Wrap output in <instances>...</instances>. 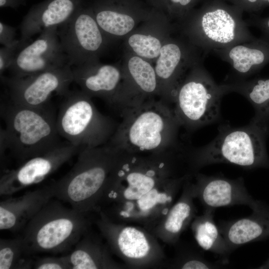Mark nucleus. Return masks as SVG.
<instances>
[{"label": "nucleus", "mask_w": 269, "mask_h": 269, "mask_svg": "<svg viewBox=\"0 0 269 269\" xmlns=\"http://www.w3.org/2000/svg\"><path fill=\"white\" fill-rule=\"evenodd\" d=\"M226 94L237 93L247 99L255 110L251 122L268 129L269 119V79H232L221 84Z\"/></svg>", "instance_id": "20"}, {"label": "nucleus", "mask_w": 269, "mask_h": 269, "mask_svg": "<svg viewBox=\"0 0 269 269\" xmlns=\"http://www.w3.org/2000/svg\"><path fill=\"white\" fill-rule=\"evenodd\" d=\"M118 244L123 254L131 258H142L149 250L143 234L132 227H127L121 231L118 238Z\"/></svg>", "instance_id": "24"}, {"label": "nucleus", "mask_w": 269, "mask_h": 269, "mask_svg": "<svg viewBox=\"0 0 269 269\" xmlns=\"http://www.w3.org/2000/svg\"><path fill=\"white\" fill-rule=\"evenodd\" d=\"M24 256L21 236L0 239V269L32 268L33 260Z\"/></svg>", "instance_id": "23"}, {"label": "nucleus", "mask_w": 269, "mask_h": 269, "mask_svg": "<svg viewBox=\"0 0 269 269\" xmlns=\"http://www.w3.org/2000/svg\"><path fill=\"white\" fill-rule=\"evenodd\" d=\"M21 48L20 40H17L9 46H3L0 49V75L3 76L4 72L8 69L17 52Z\"/></svg>", "instance_id": "30"}, {"label": "nucleus", "mask_w": 269, "mask_h": 269, "mask_svg": "<svg viewBox=\"0 0 269 269\" xmlns=\"http://www.w3.org/2000/svg\"><path fill=\"white\" fill-rule=\"evenodd\" d=\"M246 22L248 24H251L258 26L269 34V18L266 20H255V19H249L248 21L247 20Z\"/></svg>", "instance_id": "33"}, {"label": "nucleus", "mask_w": 269, "mask_h": 269, "mask_svg": "<svg viewBox=\"0 0 269 269\" xmlns=\"http://www.w3.org/2000/svg\"><path fill=\"white\" fill-rule=\"evenodd\" d=\"M258 268L262 269H269V259Z\"/></svg>", "instance_id": "35"}, {"label": "nucleus", "mask_w": 269, "mask_h": 269, "mask_svg": "<svg viewBox=\"0 0 269 269\" xmlns=\"http://www.w3.org/2000/svg\"><path fill=\"white\" fill-rule=\"evenodd\" d=\"M268 130L252 122L245 127L222 125L207 145L190 151L197 167L226 163L246 168H269L265 139Z\"/></svg>", "instance_id": "5"}, {"label": "nucleus", "mask_w": 269, "mask_h": 269, "mask_svg": "<svg viewBox=\"0 0 269 269\" xmlns=\"http://www.w3.org/2000/svg\"><path fill=\"white\" fill-rule=\"evenodd\" d=\"M172 3L184 7L188 5L192 0H169Z\"/></svg>", "instance_id": "34"}, {"label": "nucleus", "mask_w": 269, "mask_h": 269, "mask_svg": "<svg viewBox=\"0 0 269 269\" xmlns=\"http://www.w3.org/2000/svg\"><path fill=\"white\" fill-rule=\"evenodd\" d=\"M16 28L12 26L0 22V43L3 46H9L17 39H15Z\"/></svg>", "instance_id": "31"}, {"label": "nucleus", "mask_w": 269, "mask_h": 269, "mask_svg": "<svg viewBox=\"0 0 269 269\" xmlns=\"http://www.w3.org/2000/svg\"><path fill=\"white\" fill-rule=\"evenodd\" d=\"M214 211L206 208L203 215L197 218L193 226L195 238L203 250L227 258L231 250L214 221Z\"/></svg>", "instance_id": "21"}, {"label": "nucleus", "mask_w": 269, "mask_h": 269, "mask_svg": "<svg viewBox=\"0 0 269 269\" xmlns=\"http://www.w3.org/2000/svg\"><path fill=\"white\" fill-rule=\"evenodd\" d=\"M196 178L197 194L206 208L244 205L252 209L258 203L248 192L242 177L231 179L198 174Z\"/></svg>", "instance_id": "15"}, {"label": "nucleus", "mask_w": 269, "mask_h": 269, "mask_svg": "<svg viewBox=\"0 0 269 269\" xmlns=\"http://www.w3.org/2000/svg\"><path fill=\"white\" fill-rule=\"evenodd\" d=\"M62 97L56 123L59 135L80 148L106 144L118 124L101 114L81 90H70Z\"/></svg>", "instance_id": "6"}, {"label": "nucleus", "mask_w": 269, "mask_h": 269, "mask_svg": "<svg viewBox=\"0 0 269 269\" xmlns=\"http://www.w3.org/2000/svg\"><path fill=\"white\" fill-rule=\"evenodd\" d=\"M257 1H258V0H246V1L249 2V3H251V4L255 3Z\"/></svg>", "instance_id": "37"}, {"label": "nucleus", "mask_w": 269, "mask_h": 269, "mask_svg": "<svg viewBox=\"0 0 269 269\" xmlns=\"http://www.w3.org/2000/svg\"><path fill=\"white\" fill-rule=\"evenodd\" d=\"M225 94L202 62L195 65L179 85L172 106L180 127L193 131L217 121Z\"/></svg>", "instance_id": "7"}, {"label": "nucleus", "mask_w": 269, "mask_h": 269, "mask_svg": "<svg viewBox=\"0 0 269 269\" xmlns=\"http://www.w3.org/2000/svg\"><path fill=\"white\" fill-rule=\"evenodd\" d=\"M84 3V0H44L33 5L19 25L22 47L34 35L64 24Z\"/></svg>", "instance_id": "16"}, {"label": "nucleus", "mask_w": 269, "mask_h": 269, "mask_svg": "<svg viewBox=\"0 0 269 269\" xmlns=\"http://www.w3.org/2000/svg\"><path fill=\"white\" fill-rule=\"evenodd\" d=\"M74 82L91 98L98 97L114 109L123 84V70L98 60L72 67Z\"/></svg>", "instance_id": "14"}, {"label": "nucleus", "mask_w": 269, "mask_h": 269, "mask_svg": "<svg viewBox=\"0 0 269 269\" xmlns=\"http://www.w3.org/2000/svg\"><path fill=\"white\" fill-rule=\"evenodd\" d=\"M81 148L66 141L55 148L30 158L16 168L6 170L0 178V196L12 195L38 184L56 171Z\"/></svg>", "instance_id": "11"}, {"label": "nucleus", "mask_w": 269, "mask_h": 269, "mask_svg": "<svg viewBox=\"0 0 269 269\" xmlns=\"http://www.w3.org/2000/svg\"><path fill=\"white\" fill-rule=\"evenodd\" d=\"M198 50L191 43L186 45L178 40L163 43L154 67L159 84L160 99L167 104L173 105L187 70L202 62Z\"/></svg>", "instance_id": "13"}, {"label": "nucleus", "mask_w": 269, "mask_h": 269, "mask_svg": "<svg viewBox=\"0 0 269 269\" xmlns=\"http://www.w3.org/2000/svg\"><path fill=\"white\" fill-rule=\"evenodd\" d=\"M27 0H0L1 8L10 7L16 9L19 6L24 5Z\"/></svg>", "instance_id": "32"}, {"label": "nucleus", "mask_w": 269, "mask_h": 269, "mask_svg": "<svg viewBox=\"0 0 269 269\" xmlns=\"http://www.w3.org/2000/svg\"><path fill=\"white\" fill-rule=\"evenodd\" d=\"M84 213L65 206L53 198L28 222L21 236L24 254L65 253L73 249L84 235Z\"/></svg>", "instance_id": "4"}, {"label": "nucleus", "mask_w": 269, "mask_h": 269, "mask_svg": "<svg viewBox=\"0 0 269 269\" xmlns=\"http://www.w3.org/2000/svg\"><path fill=\"white\" fill-rule=\"evenodd\" d=\"M53 196L48 185L25 192L0 202V229L11 232L23 230Z\"/></svg>", "instance_id": "17"}, {"label": "nucleus", "mask_w": 269, "mask_h": 269, "mask_svg": "<svg viewBox=\"0 0 269 269\" xmlns=\"http://www.w3.org/2000/svg\"><path fill=\"white\" fill-rule=\"evenodd\" d=\"M0 117L5 127H0V158L6 150L22 163L44 153L62 142L56 128V117L52 107L35 109L2 102Z\"/></svg>", "instance_id": "2"}, {"label": "nucleus", "mask_w": 269, "mask_h": 269, "mask_svg": "<svg viewBox=\"0 0 269 269\" xmlns=\"http://www.w3.org/2000/svg\"><path fill=\"white\" fill-rule=\"evenodd\" d=\"M120 214L121 215L125 217H129L130 216V214L127 212H125V211L121 212Z\"/></svg>", "instance_id": "36"}, {"label": "nucleus", "mask_w": 269, "mask_h": 269, "mask_svg": "<svg viewBox=\"0 0 269 269\" xmlns=\"http://www.w3.org/2000/svg\"><path fill=\"white\" fill-rule=\"evenodd\" d=\"M181 22L189 43L206 54L255 39L240 13L223 6L206 8Z\"/></svg>", "instance_id": "8"}, {"label": "nucleus", "mask_w": 269, "mask_h": 269, "mask_svg": "<svg viewBox=\"0 0 269 269\" xmlns=\"http://www.w3.org/2000/svg\"><path fill=\"white\" fill-rule=\"evenodd\" d=\"M92 9L97 23L108 39L126 35L135 25L133 16L117 11L105 2L97 3Z\"/></svg>", "instance_id": "22"}, {"label": "nucleus", "mask_w": 269, "mask_h": 269, "mask_svg": "<svg viewBox=\"0 0 269 269\" xmlns=\"http://www.w3.org/2000/svg\"><path fill=\"white\" fill-rule=\"evenodd\" d=\"M127 153L106 143L95 147L81 148L77 160L63 176L48 184L53 198L69 204L84 213L92 207L95 198Z\"/></svg>", "instance_id": "3"}, {"label": "nucleus", "mask_w": 269, "mask_h": 269, "mask_svg": "<svg viewBox=\"0 0 269 269\" xmlns=\"http://www.w3.org/2000/svg\"><path fill=\"white\" fill-rule=\"evenodd\" d=\"M121 168L124 171V175L126 176L129 184L128 187L124 192V196L126 199L138 200L154 187L155 176L146 175V171L145 172L135 170L132 171L127 162L124 163Z\"/></svg>", "instance_id": "25"}, {"label": "nucleus", "mask_w": 269, "mask_h": 269, "mask_svg": "<svg viewBox=\"0 0 269 269\" xmlns=\"http://www.w3.org/2000/svg\"><path fill=\"white\" fill-rule=\"evenodd\" d=\"M212 52L230 64L233 79H246L269 62V42L256 38Z\"/></svg>", "instance_id": "19"}, {"label": "nucleus", "mask_w": 269, "mask_h": 269, "mask_svg": "<svg viewBox=\"0 0 269 269\" xmlns=\"http://www.w3.org/2000/svg\"><path fill=\"white\" fill-rule=\"evenodd\" d=\"M172 197L166 193H159L157 190L152 188L148 192L143 195L137 200L139 208L142 210H146L153 207L157 203L170 202Z\"/></svg>", "instance_id": "29"}, {"label": "nucleus", "mask_w": 269, "mask_h": 269, "mask_svg": "<svg viewBox=\"0 0 269 269\" xmlns=\"http://www.w3.org/2000/svg\"><path fill=\"white\" fill-rule=\"evenodd\" d=\"M35 269H71L68 255L61 257H44L33 260Z\"/></svg>", "instance_id": "28"}, {"label": "nucleus", "mask_w": 269, "mask_h": 269, "mask_svg": "<svg viewBox=\"0 0 269 269\" xmlns=\"http://www.w3.org/2000/svg\"><path fill=\"white\" fill-rule=\"evenodd\" d=\"M128 44L134 55L146 60L156 59L163 43L153 35L136 33L129 37Z\"/></svg>", "instance_id": "26"}, {"label": "nucleus", "mask_w": 269, "mask_h": 269, "mask_svg": "<svg viewBox=\"0 0 269 269\" xmlns=\"http://www.w3.org/2000/svg\"><path fill=\"white\" fill-rule=\"evenodd\" d=\"M67 64L58 27H52L43 30L34 41L19 49L8 70L11 76L21 77Z\"/></svg>", "instance_id": "12"}, {"label": "nucleus", "mask_w": 269, "mask_h": 269, "mask_svg": "<svg viewBox=\"0 0 269 269\" xmlns=\"http://www.w3.org/2000/svg\"><path fill=\"white\" fill-rule=\"evenodd\" d=\"M192 212V207L189 202L179 201L170 211L164 224L165 229L173 234H178L190 219Z\"/></svg>", "instance_id": "27"}, {"label": "nucleus", "mask_w": 269, "mask_h": 269, "mask_svg": "<svg viewBox=\"0 0 269 269\" xmlns=\"http://www.w3.org/2000/svg\"><path fill=\"white\" fill-rule=\"evenodd\" d=\"M247 217L222 224L221 233L230 249L269 237V206L258 200Z\"/></svg>", "instance_id": "18"}, {"label": "nucleus", "mask_w": 269, "mask_h": 269, "mask_svg": "<svg viewBox=\"0 0 269 269\" xmlns=\"http://www.w3.org/2000/svg\"><path fill=\"white\" fill-rule=\"evenodd\" d=\"M58 34L71 67L98 60L108 40L97 23L92 8L84 3L58 28Z\"/></svg>", "instance_id": "10"}, {"label": "nucleus", "mask_w": 269, "mask_h": 269, "mask_svg": "<svg viewBox=\"0 0 269 269\" xmlns=\"http://www.w3.org/2000/svg\"><path fill=\"white\" fill-rule=\"evenodd\" d=\"M119 115L122 121L110 145L134 154L159 151L178 142L180 126L172 106L161 99H149Z\"/></svg>", "instance_id": "1"}, {"label": "nucleus", "mask_w": 269, "mask_h": 269, "mask_svg": "<svg viewBox=\"0 0 269 269\" xmlns=\"http://www.w3.org/2000/svg\"><path fill=\"white\" fill-rule=\"evenodd\" d=\"M168 209H164L163 210L162 213L163 214L166 215L168 213Z\"/></svg>", "instance_id": "38"}, {"label": "nucleus", "mask_w": 269, "mask_h": 269, "mask_svg": "<svg viewBox=\"0 0 269 269\" xmlns=\"http://www.w3.org/2000/svg\"><path fill=\"white\" fill-rule=\"evenodd\" d=\"M0 79L9 101L39 109L51 107L52 95L63 97L74 82L72 67L69 64L25 77L2 76Z\"/></svg>", "instance_id": "9"}, {"label": "nucleus", "mask_w": 269, "mask_h": 269, "mask_svg": "<svg viewBox=\"0 0 269 269\" xmlns=\"http://www.w3.org/2000/svg\"><path fill=\"white\" fill-rule=\"evenodd\" d=\"M264 0V1H267V2H268V3H269V0Z\"/></svg>", "instance_id": "39"}]
</instances>
